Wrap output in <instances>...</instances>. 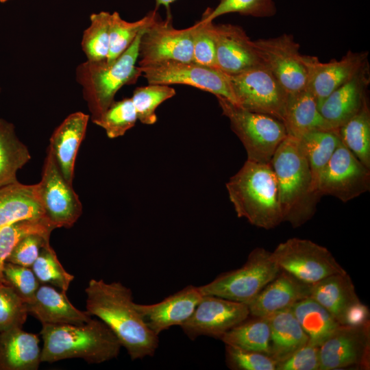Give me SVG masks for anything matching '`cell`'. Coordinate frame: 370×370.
Returning <instances> with one entry per match:
<instances>
[{
    "mask_svg": "<svg viewBox=\"0 0 370 370\" xmlns=\"http://www.w3.org/2000/svg\"><path fill=\"white\" fill-rule=\"evenodd\" d=\"M271 251L256 247L240 268L219 275L199 286L203 295H214L248 304L280 272Z\"/></svg>",
    "mask_w": 370,
    "mask_h": 370,
    "instance_id": "obj_7",
    "label": "cell"
},
{
    "mask_svg": "<svg viewBox=\"0 0 370 370\" xmlns=\"http://www.w3.org/2000/svg\"><path fill=\"white\" fill-rule=\"evenodd\" d=\"M40 354L36 334L22 328L0 332V370H36Z\"/></svg>",
    "mask_w": 370,
    "mask_h": 370,
    "instance_id": "obj_25",
    "label": "cell"
},
{
    "mask_svg": "<svg viewBox=\"0 0 370 370\" xmlns=\"http://www.w3.org/2000/svg\"><path fill=\"white\" fill-rule=\"evenodd\" d=\"M176 1L177 0H154L156 9H158L160 6H164L166 10H170L171 4Z\"/></svg>",
    "mask_w": 370,
    "mask_h": 370,
    "instance_id": "obj_48",
    "label": "cell"
},
{
    "mask_svg": "<svg viewBox=\"0 0 370 370\" xmlns=\"http://www.w3.org/2000/svg\"><path fill=\"white\" fill-rule=\"evenodd\" d=\"M138 59L139 66L166 60L193 62V26L177 29L170 10L165 19L158 13L141 34Z\"/></svg>",
    "mask_w": 370,
    "mask_h": 370,
    "instance_id": "obj_12",
    "label": "cell"
},
{
    "mask_svg": "<svg viewBox=\"0 0 370 370\" xmlns=\"http://www.w3.org/2000/svg\"><path fill=\"white\" fill-rule=\"evenodd\" d=\"M175 94L174 88L165 84H148L136 87L131 99L138 120L145 125L154 124L157 121L156 108Z\"/></svg>",
    "mask_w": 370,
    "mask_h": 370,
    "instance_id": "obj_37",
    "label": "cell"
},
{
    "mask_svg": "<svg viewBox=\"0 0 370 370\" xmlns=\"http://www.w3.org/2000/svg\"><path fill=\"white\" fill-rule=\"evenodd\" d=\"M370 189V169L341 141L320 175L319 195H331L346 203Z\"/></svg>",
    "mask_w": 370,
    "mask_h": 370,
    "instance_id": "obj_14",
    "label": "cell"
},
{
    "mask_svg": "<svg viewBox=\"0 0 370 370\" xmlns=\"http://www.w3.org/2000/svg\"><path fill=\"white\" fill-rule=\"evenodd\" d=\"M37 193L44 214L56 229L70 228L82 213L78 195L62 175L51 150L47 148Z\"/></svg>",
    "mask_w": 370,
    "mask_h": 370,
    "instance_id": "obj_10",
    "label": "cell"
},
{
    "mask_svg": "<svg viewBox=\"0 0 370 370\" xmlns=\"http://www.w3.org/2000/svg\"><path fill=\"white\" fill-rule=\"evenodd\" d=\"M8 1V0H0V2H3H3H5V1Z\"/></svg>",
    "mask_w": 370,
    "mask_h": 370,
    "instance_id": "obj_49",
    "label": "cell"
},
{
    "mask_svg": "<svg viewBox=\"0 0 370 370\" xmlns=\"http://www.w3.org/2000/svg\"><path fill=\"white\" fill-rule=\"evenodd\" d=\"M213 21L201 17L193 26V62L217 68Z\"/></svg>",
    "mask_w": 370,
    "mask_h": 370,
    "instance_id": "obj_41",
    "label": "cell"
},
{
    "mask_svg": "<svg viewBox=\"0 0 370 370\" xmlns=\"http://www.w3.org/2000/svg\"><path fill=\"white\" fill-rule=\"evenodd\" d=\"M25 219H47L36 184L27 185L18 181L0 188V230Z\"/></svg>",
    "mask_w": 370,
    "mask_h": 370,
    "instance_id": "obj_27",
    "label": "cell"
},
{
    "mask_svg": "<svg viewBox=\"0 0 370 370\" xmlns=\"http://www.w3.org/2000/svg\"><path fill=\"white\" fill-rule=\"evenodd\" d=\"M40 334L41 362L77 358L102 363L116 358L122 347L106 324L92 318L82 325L42 324Z\"/></svg>",
    "mask_w": 370,
    "mask_h": 370,
    "instance_id": "obj_3",
    "label": "cell"
},
{
    "mask_svg": "<svg viewBox=\"0 0 370 370\" xmlns=\"http://www.w3.org/2000/svg\"><path fill=\"white\" fill-rule=\"evenodd\" d=\"M54 229L47 219H25L0 230V284H3V270L5 260L16 244L30 234L50 236Z\"/></svg>",
    "mask_w": 370,
    "mask_h": 370,
    "instance_id": "obj_36",
    "label": "cell"
},
{
    "mask_svg": "<svg viewBox=\"0 0 370 370\" xmlns=\"http://www.w3.org/2000/svg\"><path fill=\"white\" fill-rule=\"evenodd\" d=\"M217 68L228 75L262 65L253 40L240 25L213 23Z\"/></svg>",
    "mask_w": 370,
    "mask_h": 370,
    "instance_id": "obj_18",
    "label": "cell"
},
{
    "mask_svg": "<svg viewBox=\"0 0 370 370\" xmlns=\"http://www.w3.org/2000/svg\"><path fill=\"white\" fill-rule=\"evenodd\" d=\"M41 284H49L66 293L74 276L68 273L50 243L45 245L31 267Z\"/></svg>",
    "mask_w": 370,
    "mask_h": 370,
    "instance_id": "obj_39",
    "label": "cell"
},
{
    "mask_svg": "<svg viewBox=\"0 0 370 370\" xmlns=\"http://www.w3.org/2000/svg\"><path fill=\"white\" fill-rule=\"evenodd\" d=\"M88 114L76 112L69 114L54 130L48 148L65 180L73 184L75 163L79 146L85 136Z\"/></svg>",
    "mask_w": 370,
    "mask_h": 370,
    "instance_id": "obj_22",
    "label": "cell"
},
{
    "mask_svg": "<svg viewBox=\"0 0 370 370\" xmlns=\"http://www.w3.org/2000/svg\"><path fill=\"white\" fill-rule=\"evenodd\" d=\"M158 14V9L155 8L140 19L129 22L123 19L119 12L111 13L109 53L106 60L110 62L121 56Z\"/></svg>",
    "mask_w": 370,
    "mask_h": 370,
    "instance_id": "obj_34",
    "label": "cell"
},
{
    "mask_svg": "<svg viewBox=\"0 0 370 370\" xmlns=\"http://www.w3.org/2000/svg\"><path fill=\"white\" fill-rule=\"evenodd\" d=\"M237 13L255 18H269L277 13L275 0H219L214 8H207L202 18L213 21L227 14Z\"/></svg>",
    "mask_w": 370,
    "mask_h": 370,
    "instance_id": "obj_38",
    "label": "cell"
},
{
    "mask_svg": "<svg viewBox=\"0 0 370 370\" xmlns=\"http://www.w3.org/2000/svg\"><path fill=\"white\" fill-rule=\"evenodd\" d=\"M262 64L275 77L288 95L306 88L307 68L299 45L291 34L253 40Z\"/></svg>",
    "mask_w": 370,
    "mask_h": 370,
    "instance_id": "obj_13",
    "label": "cell"
},
{
    "mask_svg": "<svg viewBox=\"0 0 370 370\" xmlns=\"http://www.w3.org/2000/svg\"><path fill=\"white\" fill-rule=\"evenodd\" d=\"M203 294L199 286L188 285L153 304H136L147 325L157 335L175 325H181L193 314Z\"/></svg>",
    "mask_w": 370,
    "mask_h": 370,
    "instance_id": "obj_19",
    "label": "cell"
},
{
    "mask_svg": "<svg viewBox=\"0 0 370 370\" xmlns=\"http://www.w3.org/2000/svg\"><path fill=\"white\" fill-rule=\"evenodd\" d=\"M298 140L309 164L313 188L319 194L320 175L341 143L337 130L309 132Z\"/></svg>",
    "mask_w": 370,
    "mask_h": 370,
    "instance_id": "obj_32",
    "label": "cell"
},
{
    "mask_svg": "<svg viewBox=\"0 0 370 370\" xmlns=\"http://www.w3.org/2000/svg\"><path fill=\"white\" fill-rule=\"evenodd\" d=\"M271 254L280 269L309 284L347 272L326 247L308 239L289 238Z\"/></svg>",
    "mask_w": 370,
    "mask_h": 370,
    "instance_id": "obj_8",
    "label": "cell"
},
{
    "mask_svg": "<svg viewBox=\"0 0 370 370\" xmlns=\"http://www.w3.org/2000/svg\"><path fill=\"white\" fill-rule=\"evenodd\" d=\"M111 13L102 11L91 14L90 24L83 34L82 48L88 61L106 60L109 53Z\"/></svg>",
    "mask_w": 370,
    "mask_h": 370,
    "instance_id": "obj_35",
    "label": "cell"
},
{
    "mask_svg": "<svg viewBox=\"0 0 370 370\" xmlns=\"http://www.w3.org/2000/svg\"><path fill=\"white\" fill-rule=\"evenodd\" d=\"M310 297L343 325H345L346 317L351 308L361 301L347 272L328 276L312 284Z\"/></svg>",
    "mask_w": 370,
    "mask_h": 370,
    "instance_id": "obj_24",
    "label": "cell"
},
{
    "mask_svg": "<svg viewBox=\"0 0 370 370\" xmlns=\"http://www.w3.org/2000/svg\"><path fill=\"white\" fill-rule=\"evenodd\" d=\"M228 78L235 104L283 121L288 95L262 64Z\"/></svg>",
    "mask_w": 370,
    "mask_h": 370,
    "instance_id": "obj_9",
    "label": "cell"
},
{
    "mask_svg": "<svg viewBox=\"0 0 370 370\" xmlns=\"http://www.w3.org/2000/svg\"><path fill=\"white\" fill-rule=\"evenodd\" d=\"M233 132L243 143L247 160L269 164L278 145L288 136L282 121L247 110L223 97H216Z\"/></svg>",
    "mask_w": 370,
    "mask_h": 370,
    "instance_id": "obj_6",
    "label": "cell"
},
{
    "mask_svg": "<svg viewBox=\"0 0 370 370\" xmlns=\"http://www.w3.org/2000/svg\"><path fill=\"white\" fill-rule=\"evenodd\" d=\"M225 362L233 370H276L278 362L267 354L225 345Z\"/></svg>",
    "mask_w": 370,
    "mask_h": 370,
    "instance_id": "obj_44",
    "label": "cell"
},
{
    "mask_svg": "<svg viewBox=\"0 0 370 370\" xmlns=\"http://www.w3.org/2000/svg\"><path fill=\"white\" fill-rule=\"evenodd\" d=\"M31 159L12 123L0 119V188L18 182L16 173Z\"/></svg>",
    "mask_w": 370,
    "mask_h": 370,
    "instance_id": "obj_29",
    "label": "cell"
},
{
    "mask_svg": "<svg viewBox=\"0 0 370 370\" xmlns=\"http://www.w3.org/2000/svg\"><path fill=\"white\" fill-rule=\"evenodd\" d=\"M369 321V310L361 301L354 306L349 311L345 325H360Z\"/></svg>",
    "mask_w": 370,
    "mask_h": 370,
    "instance_id": "obj_47",
    "label": "cell"
},
{
    "mask_svg": "<svg viewBox=\"0 0 370 370\" xmlns=\"http://www.w3.org/2000/svg\"><path fill=\"white\" fill-rule=\"evenodd\" d=\"M249 316L247 304L203 295L193 314L180 327L192 341L201 336L220 339Z\"/></svg>",
    "mask_w": 370,
    "mask_h": 370,
    "instance_id": "obj_16",
    "label": "cell"
},
{
    "mask_svg": "<svg viewBox=\"0 0 370 370\" xmlns=\"http://www.w3.org/2000/svg\"><path fill=\"white\" fill-rule=\"evenodd\" d=\"M271 329V356L281 361L306 344L309 339L291 308L268 317Z\"/></svg>",
    "mask_w": 370,
    "mask_h": 370,
    "instance_id": "obj_28",
    "label": "cell"
},
{
    "mask_svg": "<svg viewBox=\"0 0 370 370\" xmlns=\"http://www.w3.org/2000/svg\"><path fill=\"white\" fill-rule=\"evenodd\" d=\"M342 143L370 169V110L368 102L337 129Z\"/></svg>",
    "mask_w": 370,
    "mask_h": 370,
    "instance_id": "obj_33",
    "label": "cell"
},
{
    "mask_svg": "<svg viewBox=\"0 0 370 370\" xmlns=\"http://www.w3.org/2000/svg\"><path fill=\"white\" fill-rule=\"evenodd\" d=\"M311 285L280 269L278 274L247 304L249 315L268 317L291 308L298 301L310 297Z\"/></svg>",
    "mask_w": 370,
    "mask_h": 370,
    "instance_id": "obj_21",
    "label": "cell"
},
{
    "mask_svg": "<svg viewBox=\"0 0 370 370\" xmlns=\"http://www.w3.org/2000/svg\"><path fill=\"white\" fill-rule=\"evenodd\" d=\"M137 120L130 97L114 101L95 124L105 130L108 138H115L123 136L135 125Z\"/></svg>",
    "mask_w": 370,
    "mask_h": 370,
    "instance_id": "obj_40",
    "label": "cell"
},
{
    "mask_svg": "<svg viewBox=\"0 0 370 370\" xmlns=\"http://www.w3.org/2000/svg\"><path fill=\"white\" fill-rule=\"evenodd\" d=\"M139 67L148 84L190 86L212 93L215 97H223L235 103L228 75L219 69L194 62L176 60H166Z\"/></svg>",
    "mask_w": 370,
    "mask_h": 370,
    "instance_id": "obj_11",
    "label": "cell"
},
{
    "mask_svg": "<svg viewBox=\"0 0 370 370\" xmlns=\"http://www.w3.org/2000/svg\"><path fill=\"white\" fill-rule=\"evenodd\" d=\"M49 238L50 236L38 233L25 236L16 244L5 262L31 267L41 249L49 243Z\"/></svg>",
    "mask_w": 370,
    "mask_h": 370,
    "instance_id": "obj_45",
    "label": "cell"
},
{
    "mask_svg": "<svg viewBox=\"0 0 370 370\" xmlns=\"http://www.w3.org/2000/svg\"><path fill=\"white\" fill-rule=\"evenodd\" d=\"M269 164L278 182L283 221L298 227L314 216L321 198L313 188L309 164L299 140L288 135Z\"/></svg>",
    "mask_w": 370,
    "mask_h": 370,
    "instance_id": "obj_2",
    "label": "cell"
},
{
    "mask_svg": "<svg viewBox=\"0 0 370 370\" xmlns=\"http://www.w3.org/2000/svg\"><path fill=\"white\" fill-rule=\"evenodd\" d=\"M27 308L28 313L42 324L82 325L91 319L86 312L79 310L70 302L66 292L47 284H40Z\"/></svg>",
    "mask_w": 370,
    "mask_h": 370,
    "instance_id": "obj_23",
    "label": "cell"
},
{
    "mask_svg": "<svg viewBox=\"0 0 370 370\" xmlns=\"http://www.w3.org/2000/svg\"><path fill=\"white\" fill-rule=\"evenodd\" d=\"M225 186L238 217L265 230L283 222L278 182L270 164L247 160Z\"/></svg>",
    "mask_w": 370,
    "mask_h": 370,
    "instance_id": "obj_4",
    "label": "cell"
},
{
    "mask_svg": "<svg viewBox=\"0 0 370 370\" xmlns=\"http://www.w3.org/2000/svg\"><path fill=\"white\" fill-rule=\"evenodd\" d=\"M27 314L24 300L10 286L0 284V332L22 328Z\"/></svg>",
    "mask_w": 370,
    "mask_h": 370,
    "instance_id": "obj_42",
    "label": "cell"
},
{
    "mask_svg": "<svg viewBox=\"0 0 370 370\" xmlns=\"http://www.w3.org/2000/svg\"><path fill=\"white\" fill-rule=\"evenodd\" d=\"M309 342L319 347L340 325L332 314L310 297L291 308Z\"/></svg>",
    "mask_w": 370,
    "mask_h": 370,
    "instance_id": "obj_30",
    "label": "cell"
},
{
    "mask_svg": "<svg viewBox=\"0 0 370 370\" xmlns=\"http://www.w3.org/2000/svg\"><path fill=\"white\" fill-rule=\"evenodd\" d=\"M282 122L288 135L297 139L312 132L334 130L320 113L315 97L307 88L288 95Z\"/></svg>",
    "mask_w": 370,
    "mask_h": 370,
    "instance_id": "obj_26",
    "label": "cell"
},
{
    "mask_svg": "<svg viewBox=\"0 0 370 370\" xmlns=\"http://www.w3.org/2000/svg\"><path fill=\"white\" fill-rule=\"evenodd\" d=\"M249 317L221 338L225 345L262 352L271 356V329L267 317ZM272 357V356H271Z\"/></svg>",
    "mask_w": 370,
    "mask_h": 370,
    "instance_id": "obj_31",
    "label": "cell"
},
{
    "mask_svg": "<svg viewBox=\"0 0 370 370\" xmlns=\"http://www.w3.org/2000/svg\"><path fill=\"white\" fill-rule=\"evenodd\" d=\"M369 62L348 82L336 89L319 105L323 117L337 130L356 115L368 102L370 83Z\"/></svg>",
    "mask_w": 370,
    "mask_h": 370,
    "instance_id": "obj_20",
    "label": "cell"
},
{
    "mask_svg": "<svg viewBox=\"0 0 370 370\" xmlns=\"http://www.w3.org/2000/svg\"><path fill=\"white\" fill-rule=\"evenodd\" d=\"M368 51H348L341 60L321 62L315 56H304L307 68L306 88L318 106L329 95L348 82L368 62Z\"/></svg>",
    "mask_w": 370,
    "mask_h": 370,
    "instance_id": "obj_17",
    "label": "cell"
},
{
    "mask_svg": "<svg viewBox=\"0 0 370 370\" xmlns=\"http://www.w3.org/2000/svg\"><path fill=\"white\" fill-rule=\"evenodd\" d=\"M319 347L309 341L288 358L278 362L276 370H319Z\"/></svg>",
    "mask_w": 370,
    "mask_h": 370,
    "instance_id": "obj_46",
    "label": "cell"
},
{
    "mask_svg": "<svg viewBox=\"0 0 370 370\" xmlns=\"http://www.w3.org/2000/svg\"><path fill=\"white\" fill-rule=\"evenodd\" d=\"M145 29L115 60L110 62L86 60L77 66L76 79L82 87L84 98L95 124L114 101L116 93L123 86L136 84L142 75L136 62L140 38Z\"/></svg>",
    "mask_w": 370,
    "mask_h": 370,
    "instance_id": "obj_5",
    "label": "cell"
},
{
    "mask_svg": "<svg viewBox=\"0 0 370 370\" xmlns=\"http://www.w3.org/2000/svg\"><path fill=\"white\" fill-rule=\"evenodd\" d=\"M319 370L369 369L370 322L340 325L319 347Z\"/></svg>",
    "mask_w": 370,
    "mask_h": 370,
    "instance_id": "obj_15",
    "label": "cell"
},
{
    "mask_svg": "<svg viewBox=\"0 0 370 370\" xmlns=\"http://www.w3.org/2000/svg\"><path fill=\"white\" fill-rule=\"evenodd\" d=\"M85 292L86 312L108 326L132 360L153 356L159 345L158 335L144 321L130 288L120 282L91 279Z\"/></svg>",
    "mask_w": 370,
    "mask_h": 370,
    "instance_id": "obj_1",
    "label": "cell"
},
{
    "mask_svg": "<svg viewBox=\"0 0 370 370\" xmlns=\"http://www.w3.org/2000/svg\"><path fill=\"white\" fill-rule=\"evenodd\" d=\"M3 284L10 286L26 304L30 303L40 284L31 267L5 262Z\"/></svg>",
    "mask_w": 370,
    "mask_h": 370,
    "instance_id": "obj_43",
    "label": "cell"
}]
</instances>
